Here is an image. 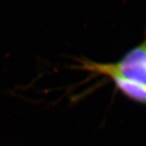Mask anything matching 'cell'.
<instances>
[{"instance_id": "6da1fadb", "label": "cell", "mask_w": 146, "mask_h": 146, "mask_svg": "<svg viewBox=\"0 0 146 146\" xmlns=\"http://www.w3.org/2000/svg\"><path fill=\"white\" fill-rule=\"evenodd\" d=\"M80 62V68L89 72L104 75L110 78L121 77L146 85V38L116 63H95L85 58Z\"/></svg>"}, {"instance_id": "7a4b0ae2", "label": "cell", "mask_w": 146, "mask_h": 146, "mask_svg": "<svg viewBox=\"0 0 146 146\" xmlns=\"http://www.w3.org/2000/svg\"><path fill=\"white\" fill-rule=\"evenodd\" d=\"M117 89L127 97L136 102L146 104V85L121 77H112Z\"/></svg>"}]
</instances>
